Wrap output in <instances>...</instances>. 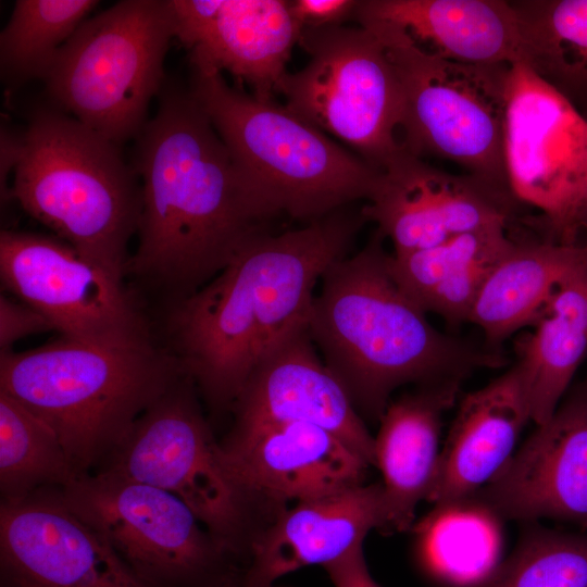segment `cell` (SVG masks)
I'll return each instance as SVG.
<instances>
[{
  "instance_id": "obj_10",
  "label": "cell",
  "mask_w": 587,
  "mask_h": 587,
  "mask_svg": "<svg viewBox=\"0 0 587 587\" xmlns=\"http://www.w3.org/2000/svg\"><path fill=\"white\" fill-rule=\"evenodd\" d=\"M298 43L310 60L277 89L289 111L376 168L404 149L402 87L374 34L362 26L302 28Z\"/></svg>"
},
{
  "instance_id": "obj_26",
  "label": "cell",
  "mask_w": 587,
  "mask_h": 587,
  "mask_svg": "<svg viewBox=\"0 0 587 587\" xmlns=\"http://www.w3.org/2000/svg\"><path fill=\"white\" fill-rule=\"evenodd\" d=\"M587 353V270L563 282L516 345L513 364L532 422L548 421Z\"/></svg>"
},
{
  "instance_id": "obj_35",
  "label": "cell",
  "mask_w": 587,
  "mask_h": 587,
  "mask_svg": "<svg viewBox=\"0 0 587 587\" xmlns=\"http://www.w3.org/2000/svg\"><path fill=\"white\" fill-rule=\"evenodd\" d=\"M24 138L7 126H1L0 135V187L2 199L10 198L9 177L14 173L23 153Z\"/></svg>"
},
{
  "instance_id": "obj_6",
  "label": "cell",
  "mask_w": 587,
  "mask_h": 587,
  "mask_svg": "<svg viewBox=\"0 0 587 587\" xmlns=\"http://www.w3.org/2000/svg\"><path fill=\"white\" fill-rule=\"evenodd\" d=\"M189 89L272 217L310 223L371 196L379 168L285 105L233 88L208 67L191 65Z\"/></svg>"
},
{
  "instance_id": "obj_32",
  "label": "cell",
  "mask_w": 587,
  "mask_h": 587,
  "mask_svg": "<svg viewBox=\"0 0 587 587\" xmlns=\"http://www.w3.org/2000/svg\"><path fill=\"white\" fill-rule=\"evenodd\" d=\"M21 301V300H20ZM53 329L48 320L25 302L15 301L3 295L0 298V347L10 351L17 340Z\"/></svg>"
},
{
  "instance_id": "obj_14",
  "label": "cell",
  "mask_w": 587,
  "mask_h": 587,
  "mask_svg": "<svg viewBox=\"0 0 587 587\" xmlns=\"http://www.w3.org/2000/svg\"><path fill=\"white\" fill-rule=\"evenodd\" d=\"M0 587H150L45 487L0 504Z\"/></svg>"
},
{
  "instance_id": "obj_18",
  "label": "cell",
  "mask_w": 587,
  "mask_h": 587,
  "mask_svg": "<svg viewBox=\"0 0 587 587\" xmlns=\"http://www.w3.org/2000/svg\"><path fill=\"white\" fill-rule=\"evenodd\" d=\"M175 38L190 51V64L227 71L246 82L253 97L272 101L301 27L289 1L171 0Z\"/></svg>"
},
{
  "instance_id": "obj_2",
  "label": "cell",
  "mask_w": 587,
  "mask_h": 587,
  "mask_svg": "<svg viewBox=\"0 0 587 587\" xmlns=\"http://www.w3.org/2000/svg\"><path fill=\"white\" fill-rule=\"evenodd\" d=\"M135 138L138 247L128 268L187 295L272 218L190 89L165 82Z\"/></svg>"
},
{
  "instance_id": "obj_9",
  "label": "cell",
  "mask_w": 587,
  "mask_h": 587,
  "mask_svg": "<svg viewBox=\"0 0 587 587\" xmlns=\"http://www.w3.org/2000/svg\"><path fill=\"white\" fill-rule=\"evenodd\" d=\"M355 21L382 42L401 84L403 148L420 158L430 154L453 162L511 195L503 129L512 64L445 61L423 53L386 23Z\"/></svg>"
},
{
  "instance_id": "obj_37",
  "label": "cell",
  "mask_w": 587,
  "mask_h": 587,
  "mask_svg": "<svg viewBox=\"0 0 587 587\" xmlns=\"http://www.w3.org/2000/svg\"><path fill=\"white\" fill-rule=\"evenodd\" d=\"M587 230V191L579 204L573 223V239L579 241V236Z\"/></svg>"
},
{
  "instance_id": "obj_31",
  "label": "cell",
  "mask_w": 587,
  "mask_h": 587,
  "mask_svg": "<svg viewBox=\"0 0 587 587\" xmlns=\"http://www.w3.org/2000/svg\"><path fill=\"white\" fill-rule=\"evenodd\" d=\"M486 587H587V533L528 527Z\"/></svg>"
},
{
  "instance_id": "obj_24",
  "label": "cell",
  "mask_w": 587,
  "mask_h": 587,
  "mask_svg": "<svg viewBox=\"0 0 587 587\" xmlns=\"http://www.w3.org/2000/svg\"><path fill=\"white\" fill-rule=\"evenodd\" d=\"M585 270L587 240L514 239L484 282L469 323L482 330L488 349L500 352L504 340L533 326L563 282Z\"/></svg>"
},
{
  "instance_id": "obj_34",
  "label": "cell",
  "mask_w": 587,
  "mask_h": 587,
  "mask_svg": "<svg viewBox=\"0 0 587 587\" xmlns=\"http://www.w3.org/2000/svg\"><path fill=\"white\" fill-rule=\"evenodd\" d=\"M324 569L335 587H380L369 571L363 546Z\"/></svg>"
},
{
  "instance_id": "obj_21",
  "label": "cell",
  "mask_w": 587,
  "mask_h": 587,
  "mask_svg": "<svg viewBox=\"0 0 587 587\" xmlns=\"http://www.w3.org/2000/svg\"><path fill=\"white\" fill-rule=\"evenodd\" d=\"M457 405L427 498L433 504L476 496L508 464L532 422L514 365L461 395Z\"/></svg>"
},
{
  "instance_id": "obj_23",
  "label": "cell",
  "mask_w": 587,
  "mask_h": 587,
  "mask_svg": "<svg viewBox=\"0 0 587 587\" xmlns=\"http://www.w3.org/2000/svg\"><path fill=\"white\" fill-rule=\"evenodd\" d=\"M460 385L416 388L391 400L374 437V466L382 474L387 533L411 530L415 510L427 501L441 453L445 412L461 396Z\"/></svg>"
},
{
  "instance_id": "obj_22",
  "label": "cell",
  "mask_w": 587,
  "mask_h": 587,
  "mask_svg": "<svg viewBox=\"0 0 587 587\" xmlns=\"http://www.w3.org/2000/svg\"><path fill=\"white\" fill-rule=\"evenodd\" d=\"M399 30L423 53L467 64L522 62L521 34L511 1L362 0L353 18Z\"/></svg>"
},
{
  "instance_id": "obj_5",
  "label": "cell",
  "mask_w": 587,
  "mask_h": 587,
  "mask_svg": "<svg viewBox=\"0 0 587 587\" xmlns=\"http://www.w3.org/2000/svg\"><path fill=\"white\" fill-rule=\"evenodd\" d=\"M10 198L83 257L121 278L141 185L120 146L53 108L33 112Z\"/></svg>"
},
{
  "instance_id": "obj_28",
  "label": "cell",
  "mask_w": 587,
  "mask_h": 587,
  "mask_svg": "<svg viewBox=\"0 0 587 587\" xmlns=\"http://www.w3.org/2000/svg\"><path fill=\"white\" fill-rule=\"evenodd\" d=\"M511 4L521 34V63L575 107L587 102V0Z\"/></svg>"
},
{
  "instance_id": "obj_20",
  "label": "cell",
  "mask_w": 587,
  "mask_h": 587,
  "mask_svg": "<svg viewBox=\"0 0 587 587\" xmlns=\"http://www.w3.org/2000/svg\"><path fill=\"white\" fill-rule=\"evenodd\" d=\"M373 529L387 532L380 483L296 502L252 539L242 575L253 586H270L299 569L325 567L363 546Z\"/></svg>"
},
{
  "instance_id": "obj_17",
  "label": "cell",
  "mask_w": 587,
  "mask_h": 587,
  "mask_svg": "<svg viewBox=\"0 0 587 587\" xmlns=\"http://www.w3.org/2000/svg\"><path fill=\"white\" fill-rule=\"evenodd\" d=\"M476 497L504 521L552 520L587 533V379Z\"/></svg>"
},
{
  "instance_id": "obj_15",
  "label": "cell",
  "mask_w": 587,
  "mask_h": 587,
  "mask_svg": "<svg viewBox=\"0 0 587 587\" xmlns=\"http://www.w3.org/2000/svg\"><path fill=\"white\" fill-rule=\"evenodd\" d=\"M514 198L472 175L436 168L405 149L380 168L361 208L395 255L437 246L488 225L509 224Z\"/></svg>"
},
{
  "instance_id": "obj_12",
  "label": "cell",
  "mask_w": 587,
  "mask_h": 587,
  "mask_svg": "<svg viewBox=\"0 0 587 587\" xmlns=\"http://www.w3.org/2000/svg\"><path fill=\"white\" fill-rule=\"evenodd\" d=\"M503 152L514 200L536 208L547 239L575 242L587 191V120L526 64L511 65Z\"/></svg>"
},
{
  "instance_id": "obj_30",
  "label": "cell",
  "mask_w": 587,
  "mask_h": 587,
  "mask_svg": "<svg viewBox=\"0 0 587 587\" xmlns=\"http://www.w3.org/2000/svg\"><path fill=\"white\" fill-rule=\"evenodd\" d=\"M99 1L16 0L0 33V73L10 87L43 79L61 47Z\"/></svg>"
},
{
  "instance_id": "obj_1",
  "label": "cell",
  "mask_w": 587,
  "mask_h": 587,
  "mask_svg": "<svg viewBox=\"0 0 587 587\" xmlns=\"http://www.w3.org/2000/svg\"><path fill=\"white\" fill-rule=\"evenodd\" d=\"M366 222L344 207L304 227L250 237L207 285L183 297L170 327L183 372L212 409L234 405L259 362L305 326L319 278Z\"/></svg>"
},
{
  "instance_id": "obj_11",
  "label": "cell",
  "mask_w": 587,
  "mask_h": 587,
  "mask_svg": "<svg viewBox=\"0 0 587 587\" xmlns=\"http://www.w3.org/2000/svg\"><path fill=\"white\" fill-rule=\"evenodd\" d=\"M70 509L150 587H213L241 566L176 496L95 472L61 488Z\"/></svg>"
},
{
  "instance_id": "obj_4",
  "label": "cell",
  "mask_w": 587,
  "mask_h": 587,
  "mask_svg": "<svg viewBox=\"0 0 587 587\" xmlns=\"http://www.w3.org/2000/svg\"><path fill=\"white\" fill-rule=\"evenodd\" d=\"M184 375L177 359L149 340L101 344L61 336L0 357V390L53 430L79 476L98 467Z\"/></svg>"
},
{
  "instance_id": "obj_25",
  "label": "cell",
  "mask_w": 587,
  "mask_h": 587,
  "mask_svg": "<svg viewBox=\"0 0 587 587\" xmlns=\"http://www.w3.org/2000/svg\"><path fill=\"white\" fill-rule=\"evenodd\" d=\"M507 229L508 224H492L424 250L390 254L391 273L424 312L450 326L469 323L484 282L514 242Z\"/></svg>"
},
{
  "instance_id": "obj_36",
  "label": "cell",
  "mask_w": 587,
  "mask_h": 587,
  "mask_svg": "<svg viewBox=\"0 0 587 587\" xmlns=\"http://www.w3.org/2000/svg\"><path fill=\"white\" fill-rule=\"evenodd\" d=\"M213 587H289V586H280V585H270V586H253L249 584L243 575H242V569L238 567L230 572L228 575H226L222 580H220L217 584H215Z\"/></svg>"
},
{
  "instance_id": "obj_7",
  "label": "cell",
  "mask_w": 587,
  "mask_h": 587,
  "mask_svg": "<svg viewBox=\"0 0 587 587\" xmlns=\"http://www.w3.org/2000/svg\"><path fill=\"white\" fill-rule=\"evenodd\" d=\"M175 38L171 0H123L86 18L42 79L63 112L121 146L148 122Z\"/></svg>"
},
{
  "instance_id": "obj_8",
  "label": "cell",
  "mask_w": 587,
  "mask_h": 587,
  "mask_svg": "<svg viewBox=\"0 0 587 587\" xmlns=\"http://www.w3.org/2000/svg\"><path fill=\"white\" fill-rule=\"evenodd\" d=\"M184 375L153 402L98 465L179 498L240 564L273 517L239 485Z\"/></svg>"
},
{
  "instance_id": "obj_33",
  "label": "cell",
  "mask_w": 587,
  "mask_h": 587,
  "mask_svg": "<svg viewBox=\"0 0 587 587\" xmlns=\"http://www.w3.org/2000/svg\"><path fill=\"white\" fill-rule=\"evenodd\" d=\"M357 0H294L290 12L301 28L340 26L353 17Z\"/></svg>"
},
{
  "instance_id": "obj_27",
  "label": "cell",
  "mask_w": 587,
  "mask_h": 587,
  "mask_svg": "<svg viewBox=\"0 0 587 587\" xmlns=\"http://www.w3.org/2000/svg\"><path fill=\"white\" fill-rule=\"evenodd\" d=\"M503 522L476 496L434 504L411 528L416 560L448 587H486L505 559Z\"/></svg>"
},
{
  "instance_id": "obj_19",
  "label": "cell",
  "mask_w": 587,
  "mask_h": 587,
  "mask_svg": "<svg viewBox=\"0 0 587 587\" xmlns=\"http://www.w3.org/2000/svg\"><path fill=\"white\" fill-rule=\"evenodd\" d=\"M233 410L234 426L285 422L321 426L374 466V437L341 384L319 358L308 324L259 362Z\"/></svg>"
},
{
  "instance_id": "obj_29",
  "label": "cell",
  "mask_w": 587,
  "mask_h": 587,
  "mask_svg": "<svg viewBox=\"0 0 587 587\" xmlns=\"http://www.w3.org/2000/svg\"><path fill=\"white\" fill-rule=\"evenodd\" d=\"M78 476L53 430L0 390L1 500H20L45 487L63 488Z\"/></svg>"
},
{
  "instance_id": "obj_16",
  "label": "cell",
  "mask_w": 587,
  "mask_h": 587,
  "mask_svg": "<svg viewBox=\"0 0 587 587\" xmlns=\"http://www.w3.org/2000/svg\"><path fill=\"white\" fill-rule=\"evenodd\" d=\"M220 446L239 485L273 519L288 502L364 484L371 466L333 433L304 422L233 426Z\"/></svg>"
},
{
  "instance_id": "obj_3",
  "label": "cell",
  "mask_w": 587,
  "mask_h": 587,
  "mask_svg": "<svg viewBox=\"0 0 587 587\" xmlns=\"http://www.w3.org/2000/svg\"><path fill=\"white\" fill-rule=\"evenodd\" d=\"M385 237L332 264L314 296L308 330L324 363L361 415L379 421L394 391L460 385L475 371L505 363L501 352L444 334L400 287Z\"/></svg>"
},
{
  "instance_id": "obj_13",
  "label": "cell",
  "mask_w": 587,
  "mask_h": 587,
  "mask_svg": "<svg viewBox=\"0 0 587 587\" xmlns=\"http://www.w3.org/2000/svg\"><path fill=\"white\" fill-rule=\"evenodd\" d=\"M0 273L4 286L61 336L101 344L149 340L122 279L62 240L2 230Z\"/></svg>"
}]
</instances>
